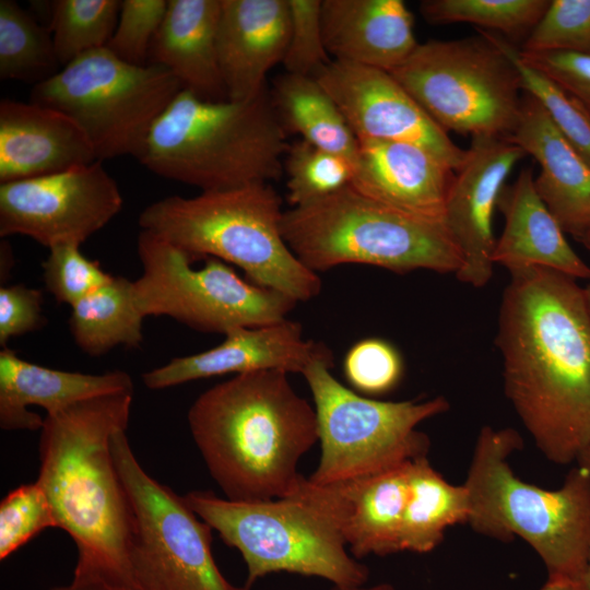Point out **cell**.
<instances>
[{
    "instance_id": "29",
    "label": "cell",
    "mask_w": 590,
    "mask_h": 590,
    "mask_svg": "<svg viewBox=\"0 0 590 590\" xmlns=\"http://www.w3.org/2000/svg\"><path fill=\"white\" fill-rule=\"evenodd\" d=\"M144 318L135 302L133 282L114 275L71 307L69 327L76 346L96 357L118 345L139 347Z\"/></svg>"
},
{
    "instance_id": "13",
    "label": "cell",
    "mask_w": 590,
    "mask_h": 590,
    "mask_svg": "<svg viewBox=\"0 0 590 590\" xmlns=\"http://www.w3.org/2000/svg\"><path fill=\"white\" fill-rule=\"evenodd\" d=\"M126 430L113 434L110 450L133 516L130 567L138 590H249L220 571L213 529L184 496L146 473Z\"/></svg>"
},
{
    "instance_id": "49",
    "label": "cell",
    "mask_w": 590,
    "mask_h": 590,
    "mask_svg": "<svg viewBox=\"0 0 590 590\" xmlns=\"http://www.w3.org/2000/svg\"><path fill=\"white\" fill-rule=\"evenodd\" d=\"M590 251V231L585 234V236L579 241Z\"/></svg>"
},
{
    "instance_id": "3",
    "label": "cell",
    "mask_w": 590,
    "mask_h": 590,
    "mask_svg": "<svg viewBox=\"0 0 590 590\" xmlns=\"http://www.w3.org/2000/svg\"><path fill=\"white\" fill-rule=\"evenodd\" d=\"M282 370L234 375L202 392L188 411L192 438L226 498L291 496L300 458L318 441L315 408Z\"/></svg>"
},
{
    "instance_id": "44",
    "label": "cell",
    "mask_w": 590,
    "mask_h": 590,
    "mask_svg": "<svg viewBox=\"0 0 590 590\" xmlns=\"http://www.w3.org/2000/svg\"><path fill=\"white\" fill-rule=\"evenodd\" d=\"M540 590H580L579 583L567 579H550Z\"/></svg>"
},
{
    "instance_id": "47",
    "label": "cell",
    "mask_w": 590,
    "mask_h": 590,
    "mask_svg": "<svg viewBox=\"0 0 590 590\" xmlns=\"http://www.w3.org/2000/svg\"><path fill=\"white\" fill-rule=\"evenodd\" d=\"M579 587H580V590H590V551H589L587 566L582 575V578L579 582Z\"/></svg>"
},
{
    "instance_id": "39",
    "label": "cell",
    "mask_w": 590,
    "mask_h": 590,
    "mask_svg": "<svg viewBox=\"0 0 590 590\" xmlns=\"http://www.w3.org/2000/svg\"><path fill=\"white\" fill-rule=\"evenodd\" d=\"M346 380L354 391L378 396L400 381L403 362L398 350L380 338H366L353 344L343 361Z\"/></svg>"
},
{
    "instance_id": "35",
    "label": "cell",
    "mask_w": 590,
    "mask_h": 590,
    "mask_svg": "<svg viewBox=\"0 0 590 590\" xmlns=\"http://www.w3.org/2000/svg\"><path fill=\"white\" fill-rule=\"evenodd\" d=\"M519 50L522 54L563 51L590 56V0H551Z\"/></svg>"
},
{
    "instance_id": "2",
    "label": "cell",
    "mask_w": 590,
    "mask_h": 590,
    "mask_svg": "<svg viewBox=\"0 0 590 590\" xmlns=\"http://www.w3.org/2000/svg\"><path fill=\"white\" fill-rule=\"evenodd\" d=\"M133 392L111 393L48 414L40 428L37 483L56 528L78 548L73 581L138 590L130 567L133 516L110 450L127 429Z\"/></svg>"
},
{
    "instance_id": "36",
    "label": "cell",
    "mask_w": 590,
    "mask_h": 590,
    "mask_svg": "<svg viewBox=\"0 0 590 590\" xmlns=\"http://www.w3.org/2000/svg\"><path fill=\"white\" fill-rule=\"evenodd\" d=\"M50 527L56 528L54 510L37 482L12 489L0 503V559Z\"/></svg>"
},
{
    "instance_id": "22",
    "label": "cell",
    "mask_w": 590,
    "mask_h": 590,
    "mask_svg": "<svg viewBox=\"0 0 590 590\" xmlns=\"http://www.w3.org/2000/svg\"><path fill=\"white\" fill-rule=\"evenodd\" d=\"M510 142L540 165L535 190L566 235L580 241L590 231V165L557 130L542 104L523 92Z\"/></svg>"
},
{
    "instance_id": "10",
    "label": "cell",
    "mask_w": 590,
    "mask_h": 590,
    "mask_svg": "<svg viewBox=\"0 0 590 590\" xmlns=\"http://www.w3.org/2000/svg\"><path fill=\"white\" fill-rule=\"evenodd\" d=\"M182 90L166 68L131 64L104 47L33 86L30 102L70 117L103 162L125 155L138 158L153 126Z\"/></svg>"
},
{
    "instance_id": "9",
    "label": "cell",
    "mask_w": 590,
    "mask_h": 590,
    "mask_svg": "<svg viewBox=\"0 0 590 590\" xmlns=\"http://www.w3.org/2000/svg\"><path fill=\"white\" fill-rule=\"evenodd\" d=\"M184 498L224 543L241 554L248 589L258 579L282 571L323 578L342 588L368 580L367 566L349 554L334 527L295 497L246 502L192 491Z\"/></svg>"
},
{
    "instance_id": "19",
    "label": "cell",
    "mask_w": 590,
    "mask_h": 590,
    "mask_svg": "<svg viewBox=\"0 0 590 590\" xmlns=\"http://www.w3.org/2000/svg\"><path fill=\"white\" fill-rule=\"evenodd\" d=\"M359 141L351 186L402 213L445 224L455 170L427 150L405 142Z\"/></svg>"
},
{
    "instance_id": "17",
    "label": "cell",
    "mask_w": 590,
    "mask_h": 590,
    "mask_svg": "<svg viewBox=\"0 0 590 590\" xmlns=\"http://www.w3.org/2000/svg\"><path fill=\"white\" fill-rule=\"evenodd\" d=\"M411 461L394 469L329 484L302 475L295 497L326 518L357 559L401 552Z\"/></svg>"
},
{
    "instance_id": "37",
    "label": "cell",
    "mask_w": 590,
    "mask_h": 590,
    "mask_svg": "<svg viewBox=\"0 0 590 590\" xmlns=\"http://www.w3.org/2000/svg\"><path fill=\"white\" fill-rule=\"evenodd\" d=\"M80 247L74 244L51 247L42 263L46 290L59 304L70 307L114 276L105 272L98 261L85 257Z\"/></svg>"
},
{
    "instance_id": "8",
    "label": "cell",
    "mask_w": 590,
    "mask_h": 590,
    "mask_svg": "<svg viewBox=\"0 0 590 590\" xmlns=\"http://www.w3.org/2000/svg\"><path fill=\"white\" fill-rule=\"evenodd\" d=\"M390 73L447 133L508 140L517 127L524 91L495 32L418 44Z\"/></svg>"
},
{
    "instance_id": "41",
    "label": "cell",
    "mask_w": 590,
    "mask_h": 590,
    "mask_svg": "<svg viewBox=\"0 0 590 590\" xmlns=\"http://www.w3.org/2000/svg\"><path fill=\"white\" fill-rule=\"evenodd\" d=\"M519 56L555 82L590 118V56L563 51L522 54L520 50Z\"/></svg>"
},
{
    "instance_id": "16",
    "label": "cell",
    "mask_w": 590,
    "mask_h": 590,
    "mask_svg": "<svg viewBox=\"0 0 590 590\" xmlns=\"http://www.w3.org/2000/svg\"><path fill=\"white\" fill-rule=\"evenodd\" d=\"M526 155L507 139L471 138L465 158L455 172L445 209V225L463 258L456 274L462 283L479 288L493 276L494 211L506 179Z\"/></svg>"
},
{
    "instance_id": "21",
    "label": "cell",
    "mask_w": 590,
    "mask_h": 590,
    "mask_svg": "<svg viewBox=\"0 0 590 590\" xmlns=\"http://www.w3.org/2000/svg\"><path fill=\"white\" fill-rule=\"evenodd\" d=\"M97 161L83 130L63 113L3 98L0 102V184L35 178Z\"/></svg>"
},
{
    "instance_id": "48",
    "label": "cell",
    "mask_w": 590,
    "mask_h": 590,
    "mask_svg": "<svg viewBox=\"0 0 590 590\" xmlns=\"http://www.w3.org/2000/svg\"><path fill=\"white\" fill-rule=\"evenodd\" d=\"M583 295H585V302L587 306V311L590 320V279L588 280V284L583 287Z\"/></svg>"
},
{
    "instance_id": "4",
    "label": "cell",
    "mask_w": 590,
    "mask_h": 590,
    "mask_svg": "<svg viewBox=\"0 0 590 590\" xmlns=\"http://www.w3.org/2000/svg\"><path fill=\"white\" fill-rule=\"evenodd\" d=\"M511 428H481L465 482L467 524L487 538L526 541L547 578L580 582L590 551V473L577 465L563 485L546 489L518 477L509 458L522 448Z\"/></svg>"
},
{
    "instance_id": "31",
    "label": "cell",
    "mask_w": 590,
    "mask_h": 590,
    "mask_svg": "<svg viewBox=\"0 0 590 590\" xmlns=\"http://www.w3.org/2000/svg\"><path fill=\"white\" fill-rule=\"evenodd\" d=\"M551 0H423L420 12L429 24L470 23L522 46Z\"/></svg>"
},
{
    "instance_id": "11",
    "label": "cell",
    "mask_w": 590,
    "mask_h": 590,
    "mask_svg": "<svg viewBox=\"0 0 590 590\" xmlns=\"http://www.w3.org/2000/svg\"><path fill=\"white\" fill-rule=\"evenodd\" d=\"M332 367V362L316 361L302 374L312 396L321 449L309 482L369 476L427 456L429 439L416 427L449 409L444 397L369 399L338 381Z\"/></svg>"
},
{
    "instance_id": "26",
    "label": "cell",
    "mask_w": 590,
    "mask_h": 590,
    "mask_svg": "<svg viewBox=\"0 0 590 590\" xmlns=\"http://www.w3.org/2000/svg\"><path fill=\"white\" fill-rule=\"evenodd\" d=\"M221 0H168L148 63L169 70L187 90L206 101H225L217 55Z\"/></svg>"
},
{
    "instance_id": "32",
    "label": "cell",
    "mask_w": 590,
    "mask_h": 590,
    "mask_svg": "<svg viewBox=\"0 0 590 590\" xmlns=\"http://www.w3.org/2000/svg\"><path fill=\"white\" fill-rule=\"evenodd\" d=\"M119 0H56L50 2L49 31L61 67L106 47L119 17Z\"/></svg>"
},
{
    "instance_id": "30",
    "label": "cell",
    "mask_w": 590,
    "mask_h": 590,
    "mask_svg": "<svg viewBox=\"0 0 590 590\" xmlns=\"http://www.w3.org/2000/svg\"><path fill=\"white\" fill-rule=\"evenodd\" d=\"M49 28L13 0L0 1V79L33 86L61 70Z\"/></svg>"
},
{
    "instance_id": "6",
    "label": "cell",
    "mask_w": 590,
    "mask_h": 590,
    "mask_svg": "<svg viewBox=\"0 0 590 590\" xmlns=\"http://www.w3.org/2000/svg\"><path fill=\"white\" fill-rule=\"evenodd\" d=\"M283 213L273 187L255 184L165 197L144 208L138 223L192 260L216 258L240 268L256 285L308 302L320 294L322 283L287 246L281 229Z\"/></svg>"
},
{
    "instance_id": "20",
    "label": "cell",
    "mask_w": 590,
    "mask_h": 590,
    "mask_svg": "<svg viewBox=\"0 0 590 590\" xmlns=\"http://www.w3.org/2000/svg\"><path fill=\"white\" fill-rule=\"evenodd\" d=\"M290 34L287 0H221L219 63L227 99L261 94L268 72L282 63Z\"/></svg>"
},
{
    "instance_id": "25",
    "label": "cell",
    "mask_w": 590,
    "mask_h": 590,
    "mask_svg": "<svg viewBox=\"0 0 590 590\" xmlns=\"http://www.w3.org/2000/svg\"><path fill=\"white\" fill-rule=\"evenodd\" d=\"M497 209L504 215L505 225L495 243L494 264L509 272L538 267L575 280L590 279V267L569 245L566 234L539 197L530 167L521 169L515 182L505 185Z\"/></svg>"
},
{
    "instance_id": "38",
    "label": "cell",
    "mask_w": 590,
    "mask_h": 590,
    "mask_svg": "<svg viewBox=\"0 0 590 590\" xmlns=\"http://www.w3.org/2000/svg\"><path fill=\"white\" fill-rule=\"evenodd\" d=\"M287 2L290 34L282 64L286 73L316 76L332 60L323 38L322 0Z\"/></svg>"
},
{
    "instance_id": "15",
    "label": "cell",
    "mask_w": 590,
    "mask_h": 590,
    "mask_svg": "<svg viewBox=\"0 0 590 590\" xmlns=\"http://www.w3.org/2000/svg\"><path fill=\"white\" fill-rule=\"evenodd\" d=\"M358 140L418 145L455 172L467 150L458 146L390 72L331 60L316 76Z\"/></svg>"
},
{
    "instance_id": "28",
    "label": "cell",
    "mask_w": 590,
    "mask_h": 590,
    "mask_svg": "<svg viewBox=\"0 0 590 590\" xmlns=\"http://www.w3.org/2000/svg\"><path fill=\"white\" fill-rule=\"evenodd\" d=\"M469 512L464 484L449 483L433 468L427 456L412 460L400 535L401 552H432L442 542L447 529L468 522Z\"/></svg>"
},
{
    "instance_id": "34",
    "label": "cell",
    "mask_w": 590,
    "mask_h": 590,
    "mask_svg": "<svg viewBox=\"0 0 590 590\" xmlns=\"http://www.w3.org/2000/svg\"><path fill=\"white\" fill-rule=\"evenodd\" d=\"M524 92L544 107L553 123L570 146L590 165V118L585 110L550 78L523 62L519 48L506 40Z\"/></svg>"
},
{
    "instance_id": "12",
    "label": "cell",
    "mask_w": 590,
    "mask_h": 590,
    "mask_svg": "<svg viewBox=\"0 0 590 590\" xmlns=\"http://www.w3.org/2000/svg\"><path fill=\"white\" fill-rule=\"evenodd\" d=\"M142 274L133 282L144 317L167 316L185 326L225 334L287 319L297 302L240 278L226 262L204 258L202 268L165 238L142 229L137 239Z\"/></svg>"
},
{
    "instance_id": "45",
    "label": "cell",
    "mask_w": 590,
    "mask_h": 590,
    "mask_svg": "<svg viewBox=\"0 0 590 590\" xmlns=\"http://www.w3.org/2000/svg\"><path fill=\"white\" fill-rule=\"evenodd\" d=\"M330 590H396V588L390 583L380 582V583L369 586V587L365 585L356 586V587H346V588L333 586V588H331Z\"/></svg>"
},
{
    "instance_id": "42",
    "label": "cell",
    "mask_w": 590,
    "mask_h": 590,
    "mask_svg": "<svg viewBox=\"0 0 590 590\" xmlns=\"http://www.w3.org/2000/svg\"><path fill=\"white\" fill-rule=\"evenodd\" d=\"M43 293L24 284L0 288V345L10 339L40 329L47 319L43 314Z\"/></svg>"
},
{
    "instance_id": "23",
    "label": "cell",
    "mask_w": 590,
    "mask_h": 590,
    "mask_svg": "<svg viewBox=\"0 0 590 590\" xmlns=\"http://www.w3.org/2000/svg\"><path fill=\"white\" fill-rule=\"evenodd\" d=\"M321 22L337 61L390 72L418 46L413 14L402 0H322Z\"/></svg>"
},
{
    "instance_id": "1",
    "label": "cell",
    "mask_w": 590,
    "mask_h": 590,
    "mask_svg": "<svg viewBox=\"0 0 590 590\" xmlns=\"http://www.w3.org/2000/svg\"><path fill=\"white\" fill-rule=\"evenodd\" d=\"M510 275L496 335L504 391L541 453L566 465L590 442V320L583 287L545 268Z\"/></svg>"
},
{
    "instance_id": "7",
    "label": "cell",
    "mask_w": 590,
    "mask_h": 590,
    "mask_svg": "<svg viewBox=\"0 0 590 590\" xmlns=\"http://www.w3.org/2000/svg\"><path fill=\"white\" fill-rule=\"evenodd\" d=\"M283 237L296 258L318 273L357 263L396 273H453L462 255L444 223L378 203L351 185L323 199L284 211Z\"/></svg>"
},
{
    "instance_id": "18",
    "label": "cell",
    "mask_w": 590,
    "mask_h": 590,
    "mask_svg": "<svg viewBox=\"0 0 590 590\" xmlns=\"http://www.w3.org/2000/svg\"><path fill=\"white\" fill-rule=\"evenodd\" d=\"M219 345L204 352L175 357L142 374L149 389L161 390L197 379L258 370L303 374L316 361L333 363L331 350L321 342L306 340L302 326L290 319L236 328L224 334Z\"/></svg>"
},
{
    "instance_id": "27",
    "label": "cell",
    "mask_w": 590,
    "mask_h": 590,
    "mask_svg": "<svg viewBox=\"0 0 590 590\" xmlns=\"http://www.w3.org/2000/svg\"><path fill=\"white\" fill-rule=\"evenodd\" d=\"M274 110L287 134L355 164L359 141L344 115L315 76L284 73L270 93Z\"/></svg>"
},
{
    "instance_id": "46",
    "label": "cell",
    "mask_w": 590,
    "mask_h": 590,
    "mask_svg": "<svg viewBox=\"0 0 590 590\" xmlns=\"http://www.w3.org/2000/svg\"><path fill=\"white\" fill-rule=\"evenodd\" d=\"M577 465L590 473V442L577 458Z\"/></svg>"
},
{
    "instance_id": "5",
    "label": "cell",
    "mask_w": 590,
    "mask_h": 590,
    "mask_svg": "<svg viewBox=\"0 0 590 590\" xmlns=\"http://www.w3.org/2000/svg\"><path fill=\"white\" fill-rule=\"evenodd\" d=\"M287 135L267 88L247 101H206L182 90L137 160L201 191L270 184L284 172Z\"/></svg>"
},
{
    "instance_id": "14",
    "label": "cell",
    "mask_w": 590,
    "mask_h": 590,
    "mask_svg": "<svg viewBox=\"0 0 590 590\" xmlns=\"http://www.w3.org/2000/svg\"><path fill=\"white\" fill-rule=\"evenodd\" d=\"M122 204L102 161L0 184V236H27L48 249L81 246L118 215Z\"/></svg>"
},
{
    "instance_id": "40",
    "label": "cell",
    "mask_w": 590,
    "mask_h": 590,
    "mask_svg": "<svg viewBox=\"0 0 590 590\" xmlns=\"http://www.w3.org/2000/svg\"><path fill=\"white\" fill-rule=\"evenodd\" d=\"M168 0H122L116 28L106 48L118 59L144 66L165 16Z\"/></svg>"
},
{
    "instance_id": "33",
    "label": "cell",
    "mask_w": 590,
    "mask_h": 590,
    "mask_svg": "<svg viewBox=\"0 0 590 590\" xmlns=\"http://www.w3.org/2000/svg\"><path fill=\"white\" fill-rule=\"evenodd\" d=\"M283 170L287 178V201L292 208H296L350 186L355 175V164L300 139L288 145Z\"/></svg>"
},
{
    "instance_id": "43",
    "label": "cell",
    "mask_w": 590,
    "mask_h": 590,
    "mask_svg": "<svg viewBox=\"0 0 590 590\" xmlns=\"http://www.w3.org/2000/svg\"><path fill=\"white\" fill-rule=\"evenodd\" d=\"M50 590H127L102 581H71L68 585L56 586Z\"/></svg>"
},
{
    "instance_id": "24",
    "label": "cell",
    "mask_w": 590,
    "mask_h": 590,
    "mask_svg": "<svg viewBox=\"0 0 590 590\" xmlns=\"http://www.w3.org/2000/svg\"><path fill=\"white\" fill-rule=\"evenodd\" d=\"M121 392H133L127 371H66L27 362L7 346L0 352V427L4 430L40 429L44 418L30 411L31 405L48 415L83 400Z\"/></svg>"
}]
</instances>
